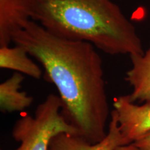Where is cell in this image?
Wrapping results in <instances>:
<instances>
[{
  "instance_id": "obj_2",
  "label": "cell",
  "mask_w": 150,
  "mask_h": 150,
  "mask_svg": "<svg viewBox=\"0 0 150 150\" xmlns=\"http://www.w3.org/2000/svg\"><path fill=\"white\" fill-rule=\"evenodd\" d=\"M30 18L62 38L110 55L143 54L134 25L110 0H28Z\"/></svg>"
},
{
  "instance_id": "obj_3",
  "label": "cell",
  "mask_w": 150,
  "mask_h": 150,
  "mask_svg": "<svg viewBox=\"0 0 150 150\" xmlns=\"http://www.w3.org/2000/svg\"><path fill=\"white\" fill-rule=\"evenodd\" d=\"M61 98L50 94L38 106L33 116H22L14 125L12 136L20 145L14 150H49L52 138L60 133L79 136L61 112Z\"/></svg>"
},
{
  "instance_id": "obj_10",
  "label": "cell",
  "mask_w": 150,
  "mask_h": 150,
  "mask_svg": "<svg viewBox=\"0 0 150 150\" xmlns=\"http://www.w3.org/2000/svg\"><path fill=\"white\" fill-rule=\"evenodd\" d=\"M134 144L140 150H150V132L134 142Z\"/></svg>"
},
{
  "instance_id": "obj_1",
  "label": "cell",
  "mask_w": 150,
  "mask_h": 150,
  "mask_svg": "<svg viewBox=\"0 0 150 150\" xmlns=\"http://www.w3.org/2000/svg\"><path fill=\"white\" fill-rule=\"evenodd\" d=\"M13 42L42 65L59 91L62 114L79 136L91 144L102 141L110 112L102 60L95 47L56 36L32 20L14 35Z\"/></svg>"
},
{
  "instance_id": "obj_8",
  "label": "cell",
  "mask_w": 150,
  "mask_h": 150,
  "mask_svg": "<svg viewBox=\"0 0 150 150\" xmlns=\"http://www.w3.org/2000/svg\"><path fill=\"white\" fill-rule=\"evenodd\" d=\"M24 76L21 73L15 72L0 84V109L3 112H22L31 106L32 97L20 91Z\"/></svg>"
},
{
  "instance_id": "obj_9",
  "label": "cell",
  "mask_w": 150,
  "mask_h": 150,
  "mask_svg": "<svg viewBox=\"0 0 150 150\" xmlns=\"http://www.w3.org/2000/svg\"><path fill=\"white\" fill-rule=\"evenodd\" d=\"M29 55L27 50L21 46L0 47V67L39 79L42 76V70Z\"/></svg>"
},
{
  "instance_id": "obj_5",
  "label": "cell",
  "mask_w": 150,
  "mask_h": 150,
  "mask_svg": "<svg viewBox=\"0 0 150 150\" xmlns=\"http://www.w3.org/2000/svg\"><path fill=\"white\" fill-rule=\"evenodd\" d=\"M127 144L120 131L116 112L112 110L107 134L102 141L91 144L76 135L63 132L52 138L49 150H112L117 146Z\"/></svg>"
},
{
  "instance_id": "obj_4",
  "label": "cell",
  "mask_w": 150,
  "mask_h": 150,
  "mask_svg": "<svg viewBox=\"0 0 150 150\" xmlns=\"http://www.w3.org/2000/svg\"><path fill=\"white\" fill-rule=\"evenodd\" d=\"M112 106L120 131L129 144L150 132V102L138 105L131 102L129 95H123L114 99Z\"/></svg>"
},
{
  "instance_id": "obj_6",
  "label": "cell",
  "mask_w": 150,
  "mask_h": 150,
  "mask_svg": "<svg viewBox=\"0 0 150 150\" xmlns=\"http://www.w3.org/2000/svg\"><path fill=\"white\" fill-rule=\"evenodd\" d=\"M30 19L28 0H0V47L9 45Z\"/></svg>"
},
{
  "instance_id": "obj_7",
  "label": "cell",
  "mask_w": 150,
  "mask_h": 150,
  "mask_svg": "<svg viewBox=\"0 0 150 150\" xmlns=\"http://www.w3.org/2000/svg\"><path fill=\"white\" fill-rule=\"evenodd\" d=\"M132 67L127 72L125 79L132 86L129 95L131 102H150V45L145 52L131 55Z\"/></svg>"
},
{
  "instance_id": "obj_11",
  "label": "cell",
  "mask_w": 150,
  "mask_h": 150,
  "mask_svg": "<svg viewBox=\"0 0 150 150\" xmlns=\"http://www.w3.org/2000/svg\"><path fill=\"white\" fill-rule=\"evenodd\" d=\"M112 150H140V149L135 145L134 142H132V143L127 144V145L117 146Z\"/></svg>"
}]
</instances>
